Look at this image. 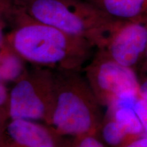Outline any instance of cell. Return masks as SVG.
<instances>
[{
    "label": "cell",
    "mask_w": 147,
    "mask_h": 147,
    "mask_svg": "<svg viewBox=\"0 0 147 147\" xmlns=\"http://www.w3.org/2000/svg\"><path fill=\"white\" fill-rule=\"evenodd\" d=\"M99 133L102 142L110 147H124L134 140L115 119L107 115L104 117Z\"/></svg>",
    "instance_id": "11"
},
{
    "label": "cell",
    "mask_w": 147,
    "mask_h": 147,
    "mask_svg": "<svg viewBox=\"0 0 147 147\" xmlns=\"http://www.w3.org/2000/svg\"><path fill=\"white\" fill-rule=\"evenodd\" d=\"M20 10L40 23L89 40L102 49L123 21L108 16L87 0H18Z\"/></svg>",
    "instance_id": "3"
},
{
    "label": "cell",
    "mask_w": 147,
    "mask_h": 147,
    "mask_svg": "<svg viewBox=\"0 0 147 147\" xmlns=\"http://www.w3.org/2000/svg\"><path fill=\"white\" fill-rule=\"evenodd\" d=\"M16 25L5 44L25 63L53 70L81 71L94 53L89 40L72 36L27 16L18 8Z\"/></svg>",
    "instance_id": "1"
},
{
    "label": "cell",
    "mask_w": 147,
    "mask_h": 147,
    "mask_svg": "<svg viewBox=\"0 0 147 147\" xmlns=\"http://www.w3.org/2000/svg\"><path fill=\"white\" fill-rule=\"evenodd\" d=\"M5 44V35L3 32V23H0V49Z\"/></svg>",
    "instance_id": "19"
},
{
    "label": "cell",
    "mask_w": 147,
    "mask_h": 147,
    "mask_svg": "<svg viewBox=\"0 0 147 147\" xmlns=\"http://www.w3.org/2000/svg\"><path fill=\"white\" fill-rule=\"evenodd\" d=\"M25 63L4 44L0 49V81L14 83L27 70Z\"/></svg>",
    "instance_id": "9"
},
{
    "label": "cell",
    "mask_w": 147,
    "mask_h": 147,
    "mask_svg": "<svg viewBox=\"0 0 147 147\" xmlns=\"http://www.w3.org/2000/svg\"><path fill=\"white\" fill-rule=\"evenodd\" d=\"M124 147H147V136L143 135L129 142Z\"/></svg>",
    "instance_id": "16"
},
{
    "label": "cell",
    "mask_w": 147,
    "mask_h": 147,
    "mask_svg": "<svg viewBox=\"0 0 147 147\" xmlns=\"http://www.w3.org/2000/svg\"><path fill=\"white\" fill-rule=\"evenodd\" d=\"M67 138L38 121L8 119L0 128V144L11 147H65Z\"/></svg>",
    "instance_id": "7"
},
{
    "label": "cell",
    "mask_w": 147,
    "mask_h": 147,
    "mask_svg": "<svg viewBox=\"0 0 147 147\" xmlns=\"http://www.w3.org/2000/svg\"><path fill=\"white\" fill-rule=\"evenodd\" d=\"M147 48V16L125 21L110 36L102 49L110 59L136 71Z\"/></svg>",
    "instance_id": "6"
},
{
    "label": "cell",
    "mask_w": 147,
    "mask_h": 147,
    "mask_svg": "<svg viewBox=\"0 0 147 147\" xmlns=\"http://www.w3.org/2000/svg\"><path fill=\"white\" fill-rule=\"evenodd\" d=\"M108 16L131 21L147 16V0H87Z\"/></svg>",
    "instance_id": "8"
},
{
    "label": "cell",
    "mask_w": 147,
    "mask_h": 147,
    "mask_svg": "<svg viewBox=\"0 0 147 147\" xmlns=\"http://www.w3.org/2000/svg\"><path fill=\"white\" fill-rule=\"evenodd\" d=\"M138 68L140 69L141 71H147V48H146V52H145L144 58H143L140 65H139Z\"/></svg>",
    "instance_id": "18"
},
{
    "label": "cell",
    "mask_w": 147,
    "mask_h": 147,
    "mask_svg": "<svg viewBox=\"0 0 147 147\" xmlns=\"http://www.w3.org/2000/svg\"><path fill=\"white\" fill-rule=\"evenodd\" d=\"M84 76L102 106L110 107L122 97L138 95L139 78L136 70L125 67L96 49L84 66Z\"/></svg>",
    "instance_id": "5"
},
{
    "label": "cell",
    "mask_w": 147,
    "mask_h": 147,
    "mask_svg": "<svg viewBox=\"0 0 147 147\" xmlns=\"http://www.w3.org/2000/svg\"><path fill=\"white\" fill-rule=\"evenodd\" d=\"M0 147H11V146H5V145H1V144H0Z\"/></svg>",
    "instance_id": "20"
},
{
    "label": "cell",
    "mask_w": 147,
    "mask_h": 147,
    "mask_svg": "<svg viewBox=\"0 0 147 147\" xmlns=\"http://www.w3.org/2000/svg\"><path fill=\"white\" fill-rule=\"evenodd\" d=\"M18 10V0H0V23L5 18H13Z\"/></svg>",
    "instance_id": "13"
},
{
    "label": "cell",
    "mask_w": 147,
    "mask_h": 147,
    "mask_svg": "<svg viewBox=\"0 0 147 147\" xmlns=\"http://www.w3.org/2000/svg\"><path fill=\"white\" fill-rule=\"evenodd\" d=\"M106 115L115 119L132 140L144 135V127L134 108L130 106L109 108Z\"/></svg>",
    "instance_id": "10"
},
{
    "label": "cell",
    "mask_w": 147,
    "mask_h": 147,
    "mask_svg": "<svg viewBox=\"0 0 147 147\" xmlns=\"http://www.w3.org/2000/svg\"><path fill=\"white\" fill-rule=\"evenodd\" d=\"M80 71L54 70L53 104L47 124L61 136L98 135L104 116Z\"/></svg>",
    "instance_id": "2"
},
{
    "label": "cell",
    "mask_w": 147,
    "mask_h": 147,
    "mask_svg": "<svg viewBox=\"0 0 147 147\" xmlns=\"http://www.w3.org/2000/svg\"><path fill=\"white\" fill-rule=\"evenodd\" d=\"M65 147H107L98 138L97 134H88L68 138Z\"/></svg>",
    "instance_id": "12"
},
{
    "label": "cell",
    "mask_w": 147,
    "mask_h": 147,
    "mask_svg": "<svg viewBox=\"0 0 147 147\" xmlns=\"http://www.w3.org/2000/svg\"><path fill=\"white\" fill-rule=\"evenodd\" d=\"M138 96L145 100H147V76L146 78L143 79L142 81H140Z\"/></svg>",
    "instance_id": "17"
},
{
    "label": "cell",
    "mask_w": 147,
    "mask_h": 147,
    "mask_svg": "<svg viewBox=\"0 0 147 147\" xmlns=\"http://www.w3.org/2000/svg\"><path fill=\"white\" fill-rule=\"evenodd\" d=\"M9 92L6 83L0 81V114L5 116L7 119V108H8Z\"/></svg>",
    "instance_id": "15"
},
{
    "label": "cell",
    "mask_w": 147,
    "mask_h": 147,
    "mask_svg": "<svg viewBox=\"0 0 147 147\" xmlns=\"http://www.w3.org/2000/svg\"><path fill=\"white\" fill-rule=\"evenodd\" d=\"M134 110L144 127V135L147 136V100L138 96L134 106Z\"/></svg>",
    "instance_id": "14"
},
{
    "label": "cell",
    "mask_w": 147,
    "mask_h": 147,
    "mask_svg": "<svg viewBox=\"0 0 147 147\" xmlns=\"http://www.w3.org/2000/svg\"><path fill=\"white\" fill-rule=\"evenodd\" d=\"M54 92V70L34 66L14 82L9 92L7 117L47 123Z\"/></svg>",
    "instance_id": "4"
}]
</instances>
